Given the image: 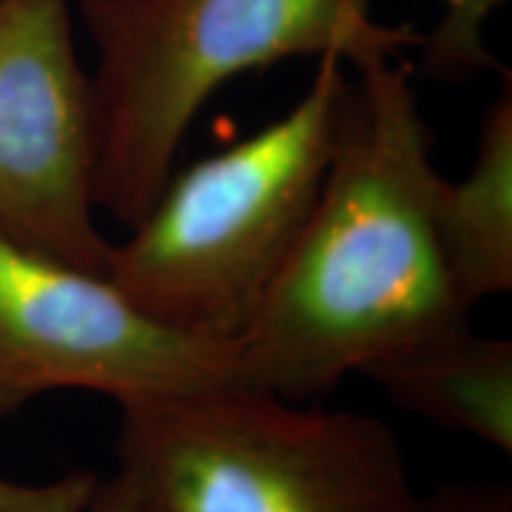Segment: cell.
Masks as SVG:
<instances>
[{
  "label": "cell",
  "mask_w": 512,
  "mask_h": 512,
  "mask_svg": "<svg viewBox=\"0 0 512 512\" xmlns=\"http://www.w3.org/2000/svg\"><path fill=\"white\" fill-rule=\"evenodd\" d=\"M351 100L309 219L235 342L238 382L318 401L351 373L470 323L434 235L441 174L399 57L354 62Z\"/></svg>",
  "instance_id": "1"
},
{
  "label": "cell",
  "mask_w": 512,
  "mask_h": 512,
  "mask_svg": "<svg viewBox=\"0 0 512 512\" xmlns=\"http://www.w3.org/2000/svg\"><path fill=\"white\" fill-rule=\"evenodd\" d=\"M79 15L95 48L93 200L126 228L230 79L290 57L399 55L420 38L375 22L368 0H79Z\"/></svg>",
  "instance_id": "2"
},
{
  "label": "cell",
  "mask_w": 512,
  "mask_h": 512,
  "mask_svg": "<svg viewBox=\"0 0 512 512\" xmlns=\"http://www.w3.org/2000/svg\"><path fill=\"white\" fill-rule=\"evenodd\" d=\"M349 100L342 57H320L283 117L169 176L110 245L105 278L164 330L238 342L316 204Z\"/></svg>",
  "instance_id": "3"
},
{
  "label": "cell",
  "mask_w": 512,
  "mask_h": 512,
  "mask_svg": "<svg viewBox=\"0 0 512 512\" xmlns=\"http://www.w3.org/2000/svg\"><path fill=\"white\" fill-rule=\"evenodd\" d=\"M133 512H406L415 491L380 418L240 382L117 403Z\"/></svg>",
  "instance_id": "4"
},
{
  "label": "cell",
  "mask_w": 512,
  "mask_h": 512,
  "mask_svg": "<svg viewBox=\"0 0 512 512\" xmlns=\"http://www.w3.org/2000/svg\"><path fill=\"white\" fill-rule=\"evenodd\" d=\"M238 382L235 344L164 330L102 273L0 233V418L60 389L114 401Z\"/></svg>",
  "instance_id": "5"
},
{
  "label": "cell",
  "mask_w": 512,
  "mask_h": 512,
  "mask_svg": "<svg viewBox=\"0 0 512 512\" xmlns=\"http://www.w3.org/2000/svg\"><path fill=\"white\" fill-rule=\"evenodd\" d=\"M93 169L91 74L69 0H0V233L105 275Z\"/></svg>",
  "instance_id": "6"
},
{
  "label": "cell",
  "mask_w": 512,
  "mask_h": 512,
  "mask_svg": "<svg viewBox=\"0 0 512 512\" xmlns=\"http://www.w3.org/2000/svg\"><path fill=\"white\" fill-rule=\"evenodd\" d=\"M401 411L512 453V342L470 323L441 330L361 373Z\"/></svg>",
  "instance_id": "7"
},
{
  "label": "cell",
  "mask_w": 512,
  "mask_h": 512,
  "mask_svg": "<svg viewBox=\"0 0 512 512\" xmlns=\"http://www.w3.org/2000/svg\"><path fill=\"white\" fill-rule=\"evenodd\" d=\"M434 235L467 309L512 290V79L486 107L477 155L463 181L441 178Z\"/></svg>",
  "instance_id": "8"
},
{
  "label": "cell",
  "mask_w": 512,
  "mask_h": 512,
  "mask_svg": "<svg viewBox=\"0 0 512 512\" xmlns=\"http://www.w3.org/2000/svg\"><path fill=\"white\" fill-rule=\"evenodd\" d=\"M508 0H444V15L425 38H418L420 72L441 83L470 81L496 69L484 43L489 17Z\"/></svg>",
  "instance_id": "9"
},
{
  "label": "cell",
  "mask_w": 512,
  "mask_h": 512,
  "mask_svg": "<svg viewBox=\"0 0 512 512\" xmlns=\"http://www.w3.org/2000/svg\"><path fill=\"white\" fill-rule=\"evenodd\" d=\"M100 477L69 472L48 484H22L0 477V512H88Z\"/></svg>",
  "instance_id": "10"
},
{
  "label": "cell",
  "mask_w": 512,
  "mask_h": 512,
  "mask_svg": "<svg viewBox=\"0 0 512 512\" xmlns=\"http://www.w3.org/2000/svg\"><path fill=\"white\" fill-rule=\"evenodd\" d=\"M406 512H512L508 482H448L430 494H415Z\"/></svg>",
  "instance_id": "11"
},
{
  "label": "cell",
  "mask_w": 512,
  "mask_h": 512,
  "mask_svg": "<svg viewBox=\"0 0 512 512\" xmlns=\"http://www.w3.org/2000/svg\"><path fill=\"white\" fill-rule=\"evenodd\" d=\"M88 512H133L131 505H128L124 491L121 486L114 482V477L100 479L98 489H95L93 503Z\"/></svg>",
  "instance_id": "12"
}]
</instances>
